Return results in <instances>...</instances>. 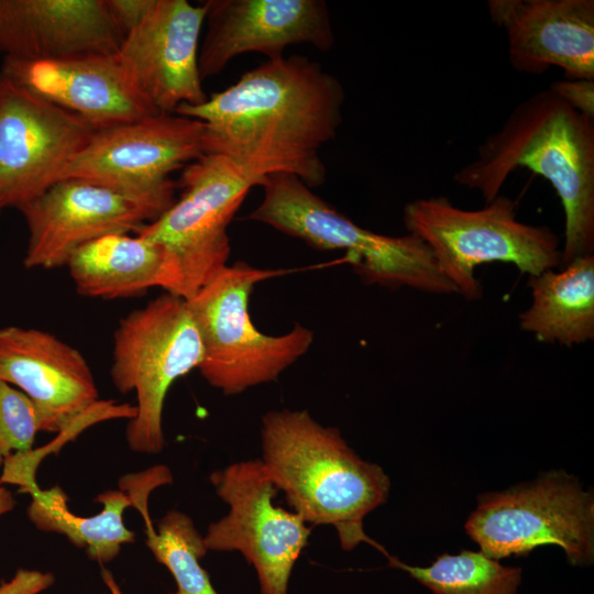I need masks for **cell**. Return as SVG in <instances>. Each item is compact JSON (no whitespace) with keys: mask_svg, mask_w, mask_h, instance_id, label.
I'll return each mask as SVG.
<instances>
[{"mask_svg":"<svg viewBox=\"0 0 594 594\" xmlns=\"http://www.w3.org/2000/svg\"><path fill=\"white\" fill-rule=\"evenodd\" d=\"M340 80L306 56L267 59L222 91L175 113L205 123V151L230 158L261 185L290 174L309 188L326 180L321 147L342 123Z\"/></svg>","mask_w":594,"mask_h":594,"instance_id":"6da1fadb","label":"cell"},{"mask_svg":"<svg viewBox=\"0 0 594 594\" xmlns=\"http://www.w3.org/2000/svg\"><path fill=\"white\" fill-rule=\"evenodd\" d=\"M518 168L546 178L564 211L561 264L594 252V118L549 89L519 102L503 125L477 148V156L453 175L485 204L501 194Z\"/></svg>","mask_w":594,"mask_h":594,"instance_id":"7a4b0ae2","label":"cell"},{"mask_svg":"<svg viewBox=\"0 0 594 594\" xmlns=\"http://www.w3.org/2000/svg\"><path fill=\"white\" fill-rule=\"evenodd\" d=\"M261 446L266 471L308 525L332 526L343 550L365 542L387 553L363 521L386 503L389 479L361 459L338 428L320 425L308 410H271L262 417Z\"/></svg>","mask_w":594,"mask_h":594,"instance_id":"3957f363","label":"cell"},{"mask_svg":"<svg viewBox=\"0 0 594 594\" xmlns=\"http://www.w3.org/2000/svg\"><path fill=\"white\" fill-rule=\"evenodd\" d=\"M261 186L263 200L249 219L316 249L345 251L365 284L391 289L406 286L432 294L458 293L418 237H391L363 229L290 174L268 175Z\"/></svg>","mask_w":594,"mask_h":594,"instance_id":"277c9868","label":"cell"},{"mask_svg":"<svg viewBox=\"0 0 594 594\" xmlns=\"http://www.w3.org/2000/svg\"><path fill=\"white\" fill-rule=\"evenodd\" d=\"M408 233L421 239L441 273L469 300L483 288L475 267L484 263H512L529 276L553 270L562 261L560 240L546 226L516 219L514 201L498 195L479 210H463L442 196L415 199L405 205Z\"/></svg>","mask_w":594,"mask_h":594,"instance_id":"5b68a950","label":"cell"},{"mask_svg":"<svg viewBox=\"0 0 594 594\" xmlns=\"http://www.w3.org/2000/svg\"><path fill=\"white\" fill-rule=\"evenodd\" d=\"M283 273L239 261L186 299L204 346L198 370L227 396L275 381L314 342V332L299 323L282 336H268L251 320L249 299L254 286Z\"/></svg>","mask_w":594,"mask_h":594,"instance_id":"8992f818","label":"cell"},{"mask_svg":"<svg viewBox=\"0 0 594 594\" xmlns=\"http://www.w3.org/2000/svg\"><path fill=\"white\" fill-rule=\"evenodd\" d=\"M204 346L186 299L164 293L124 316L113 333L110 377L118 392H135L125 441L138 453L165 447L163 409L174 382L198 369Z\"/></svg>","mask_w":594,"mask_h":594,"instance_id":"52a82bcc","label":"cell"},{"mask_svg":"<svg viewBox=\"0 0 594 594\" xmlns=\"http://www.w3.org/2000/svg\"><path fill=\"white\" fill-rule=\"evenodd\" d=\"M485 556L499 560L526 556L541 546L560 547L573 565L594 558V498L563 471L506 491L481 494L465 522Z\"/></svg>","mask_w":594,"mask_h":594,"instance_id":"ba28073f","label":"cell"},{"mask_svg":"<svg viewBox=\"0 0 594 594\" xmlns=\"http://www.w3.org/2000/svg\"><path fill=\"white\" fill-rule=\"evenodd\" d=\"M205 123L176 113L98 130L58 180L88 179L134 199L157 218L174 202L169 174L206 154Z\"/></svg>","mask_w":594,"mask_h":594,"instance_id":"9c48e42d","label":"cell"},{"mask_svg":"<svg viewBox=\"0 0 594 594\" xmlns=\"http://www.w3.org/2000/svg\"><path fill=\"white\" fill-rule=\"evenodd\" d=\"M179 186V198L136 234L169 253L179 271L180 297L189 299L227 266L228 227L261 183L230 158L206 153L185 166Z\"/></svg>","mask_w":594,"mask_h":594,"instance_id":"30bf717a","label":"cell"},{"mask_svg":"<svg viewBox=\"0 0 594 594\" xmlns=\"http://www.w3.org/2000/svg\"><path fill=\"white\" fill-rule=\"evenodd\" d=\"M209 480L229 512L208 526V551L240 552L255 569L261 594H288L312 527L294 510L274 505L279 491L261 459L232 463Z\"/></svg>","mask_w":594,"mask_h":594,"instance_id":"8fae6325","label":"cell"},{"mask_svg":"<svg viewBox=\"0 0 594 594\" xmlns=\"http://www.w3.org/2000/svg\"><path fill=\"white\" fill-rule=\"evenodd\" d=\"M0 381L31 398L45 432L69 433L102 419L135 415L134 406L100 402L84 355L44 330L0 328Z\"/></svg>","mask_w":594,"mask_h":594,"instance_id":"7c38bea8","label":"cell"},{"mask_svg":"<svg viewBox=\"0 0 594 594\" xmlns=\"http://www.w3.org/2000/svg\"><path fill=\"white\" fill-rule=\"evenodd\" d=\"M97 131L0 76V212L18 209L57 182Z\"/></svg>","mask_w":594,"mask_h":594,"instance_id":"4fadbf2b","label":"cell"},{"mask_svg":"<svg viewBox=\"0 0 594 594\" xmlns=\"http://www.w3.org/2000/svg\"><path fill=\"white\" fill-rule=\"evenodd\" d=\"M28 228L23 265L66 266L82 245L112 233H138L157 219L146 206L105 185L66 178L18 208Z\"/></svg>","mask_w":594,"mask_h":594,"instance_id":"5bb4252c","label":"cell"},{"mask_svg":"<svg viewBox=\"0 0 594 594\" xmlns=\"http://www.w3.org/2000/svg\"><path fill=\"white\" fill-rule=\"evenodd\" d=\"M206 33L198 52L201 79L220 74L235 57L261 53L280 57L289 45L327 52L334 45L329 9L322 0H207Z\"/></svg>","mask_w":594,"mask_h":594,"instance_id":"9a60e30c","label":"cell"},{"mask_svg":"<svg viewBox=\"0 0 594 594\" xmlns=\"http://www.w3.org/2000/svg\"><path fill=\"white\" fill-rule=\"evenodd\" d=\"M204 3L155 0L141 23L127 34L117 56L145 99L160 113L208 98L198 67Z\"/></svg>","mask_w":594,"mask_h":594,"instance_id":"2e32d148","label":"cell"},{"mask_svg":"<svg viewBox=\"0 0 594 594\" xmlns=\"http://www.w3.org/2000/svg\"><path fill=\"white\" fill-rule=\"evenodd\" d=\"M0 76L98 130L160 114L135 86L117 53L50 61L3 57Z\"/></svg>","mask_w":594,"mask_h":594,"instance_id":"e0dca14e","label":"cell"},{"mask_svg":"<svg viewBox=\"0 0 594 594\" xmlns=\"http://www.w3.org/2000/svg\"><path fill=\"white\" fill-rule=\"evenodd\" d=\"M487 8L505 30L515 70L541 75L558 67L566 79H594L593 0H490Z\"/></svg>","mask_w":594,"mask_h":594,"instance_id":"ac0fdd59","label":"cell"},{"mask_svg":"<svg viewBox=\"0 0 594 594\" xmlns=\"http://www.w3.org/2000/svg\"><path fill=\"white\" fill-rule=\"evenodd\" d=\"M123 35L105 0H0V54L30 61L116 54Z\"/></svg>","mask_w":594,"mask_h":594,"instance_id":"d6986e66","label":"cell"},{"mask_svg":"<svg viewBox=\"0 0 594 594\" xmlns=\"http://www.w3.org/2000/svg\"><path fill=\"white\" fill-rule=\"evenodd\" d=\"M66 266L77 293L117 299L161 287L180 297V275L174 258L160 244L141 235L112 233L73 253Z\"/></svg>","mask_w":594,"mask_h":594,"instance_id":"ffe728a7","label":"cell"},{"mask_svg":"<svg viewBox=\"0 0 594 594\" xmlns=\"http://www.w3.org/2000/svg\"><path fill=\"white\" fill-rule=\"evenodd\" d=\"M528 285L532 302L519 316L521 330L568 346L594 339V254L529 276Z\"/></svg>","mask_w":594,"mask_h":594,"instance_id":"44dd1931","label":"cell"},{"mask_svg":"<svg viewBox=\"0 0 594 594\" xmlns=\"http://www.w3.org/2000/svg\"><path fill=\"white\" fill-rule=\"evenodd\" d=\"M32 501L28 517L40 530L62 535L75 547L85 549L87 556L99 564L114 560L125 543L135 540L133 531L123 521L124 509L132 506L130 496L122 490L99 493L95 502L102 509L89 517L74 514L68 507V496L59 486L30 493Z\"/></svg>","mask_w":594,"mask_h":594,"instance_id":"7402d4cb","label":"cell"},{"mask_svg":"<svg viewBox=\"0 0 594 594\" xmlns=\"http://www.w3.org/2000/svg\"><path fill=\"white\" fill-rule=\"evenodd\" d=\"M386 557L391 566L402 569L435 594H516L521 581L520 568L503 565L481 551L443 553L429 566Z\"/></svg>","mask_w":594,"mask_h":594,"instance_id":"603a6c76","label":"cell"},{"mask_svg":"<svg viewBox=\"0 0 594 594\" xmlns=\"http://www.w3.org/2000/svg\"><path fill=\"white\" fill-rule=\"evenodd\" d=\"M146 546L172 574L176 591L168 594H218L200 559L206 556L204 536L185 513L172 509L157 522H144Z\"/></svg>","mask_w":594,"mask_h":594,"instance_id":"cb8c5ba5","label":"cell"},{"mask_svg":"<svg viewBox=\"0 0 594 594\" xmlns=\"http://www.w3.org/2000/svg\"><path fill=\"white\" fill-rule=\"evenodd\" d=\"M42 420L35 404L23 392L0 381V466L12 454L33 450Z\"/></svg>","mask_w":594,"mask_h":594,"instance_id":"d4e9b609","label":"cell"},{"mask_svg":"<svg viewBox=\"0 0 594 594\" xmlns=\"http://www.w3.org/2000/svg\"><path fill=\"white\" fill-rule=\"evenodd\" d=\"M549 90L576 111L594 118V79H563L551 82Z\"/></svg>","mask_w":594,"mask_h":594,"instance_id":"484cf974","label":"cell"},{"mask_svg":"<svg viewBox=\"0 0 594 594\" xmlns=\"http://www.w3.org/2000/svg\"><path fill=\"white\" fill-rule=\"evenodd\" d=\"M155 0H105L108 12L123 38L148 13Z\"/></svg>","mask_w":594,"mask_h":594,"instance_id":"4316f807","label":"cell"},{"mask_svg":"<svg viewBox=\"0 0 594 594\" xmlns=\"http://www.w3.org/2000/svg\"><path fill=\"white\" fill-rule=\"evenodd\" d=\"M55 581L50 571L19 569L10 580L0 583V594H41Z\"/></svg>","mask_w":594,"mask_h":594,"instance_id":"83f0119b","label":"cell"},{"mask_svg":"<svg viewBox=\"0 0 594 594\" xmlns=\"http://www.w3.org/2000/svg\"><path fill=\"white\" fill-rule=\"evenodd\" d=\"M15 506V501L11 492L0 482V516L11 512Z\"/></svg>","mask_w":594,"mask_h":594,"instance_id":"f1b7e54d","label":"cell"},{"mask_svg":"<svg viewBox=\"0 0 594 594\" xmlns=\"http://www.w3.org/2000/svg\"><path fill=\"white\" fill-rule=\"evenodd\" d=\"M101 579L109 590V594H124L117 583L116 579L113 578L112 573L107 570L106 568H102L101 570Z\"/></svg>","mask_w":594,"mask_h":594,"instance_id":"f546056e","label":"cell"}]
</instances>
